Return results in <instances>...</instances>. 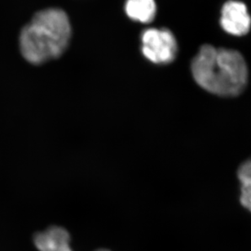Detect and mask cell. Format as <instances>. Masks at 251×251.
Segmentation results:
<instances>
[{
    "label": "cell",
    "instance_id": "cell-1",
    "mask_svg": "<svg viewBox=\"0 0 251 251\" xmlns=\"http://www.w3.org/2000/svg\"><path fill=\"white\" fill-rule=\"evenodd\" d=\"M195 82L202 89L221 97H235L248 83V67L239 51L205 44L191 63Z\"/></svg>",
    "mask_w": 251,
    "mask_h": 251
},
{
    "label": "cell",
    "instance_id": "cell-2",
    "mask_svg": "<svg viewBox=\"0 0 251 251\" xmlns=\"http://www.w3.org/2000/svg\"><path fill=\"white\" fill-rule=\"evenodd\" d=\"M71 35V25L65 11L60 8L39 11L21 32L22 56L33 65L59 58L66 51Z\"/></svg>",
    "mask_w": 251,
    "mask_h": 251
},
{
    "label": "cell",
    "instance_id": "cell-3",
    "mask_svg": "<svg viewBox=\"0 0 251 251\" xmlns=\"http://www.w3.org/2000/svg\"><path fill=\"white\" fill-rule=\"evenodd\" d=\"M143 56L156 65H167L176 60L178 44L174 34L167 28L145 29L140 35Z\"/></svg>",
    "mask_w": 251,
    "mask_h": 251
},
{
    "label": "cell",
    "instance_id": "cell-4",
    "mask_svg": "<svg viewBox=\"0 0 251 251\" xmlns=\"http://www.w3.org/2000/svg\"><path fill=\"white\" fill-rule=\"evenodd\" d=\"M220 25L223 29L235 36L248 34L251 27V15L247 6L239 1H227L221 10Z\"/></svg>",
    "mask_w": 251,
    "mask_h": 251
},
{
    "label": "cell",
    "instance_id": "cell-5",
    "mask_svg": "<svg viewBox=\"0 0 251 251\" xmlns=\"http://www.w3.org/2000/svg\"><path fill=\"white\" fill-rule=\"evenodd\" d=\"M71 237L67 230L60 226H51L35 233L34 244L39 251H74L70 247ZM96 251H111L99 249Z\"/></svg>",
    "mask_w": 251,
    "mask_h": 251
},
{
    "label": "cell",
    "instance_id": "cell-6",
    "mask_svg": "<svg viewBox=\"0 0 251 251\" xmlns=\"http://www.w3.org/2000/svg\"><path fill=\"white\" fill-rule=\"evenodd\" d=\"M125 12L134 22L148 24L156 17L157 5L155 0H126Z\"/></svg>",
    "mask_w": 251,
    "mask_h": 251
},
{
    "label": "cell",
    "instance_id": "cell-7",
    "mask_svg": "<svg viewBox=\"0 0 251 251\" xmlns=\"http://www.w3.org/2000/svg\"><path fill=\"white\" fill-rule=\"evenodd\" d=\"M237 177L241 183L240 201L242 206L251 213V158L240 166Z\"/></svg>",
    "mask_w": 251,
    "mask_h": 251
}]
</instances>
